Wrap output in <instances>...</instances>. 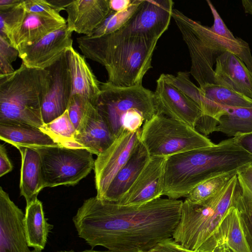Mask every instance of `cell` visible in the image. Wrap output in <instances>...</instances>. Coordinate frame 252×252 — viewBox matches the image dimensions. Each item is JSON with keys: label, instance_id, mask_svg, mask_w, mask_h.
Wrapping results in <instances>:
<instances>
[{"label": "cell", "instance_id": "obj_1", "mask_svg": "<svg viewBox=\"0 0 252 252\" xmlns=\"http://www.w3.org/2000/svg\"><path fill=\"white\" fill-rule=\"evenodd\" d=\"M182 200L161 198L140 205H123L96 196L85 200L73 218L79 237L93 249L148 252L172 237Z\"/></svg>", "mask_w": 252, "mask_h": 252}, {"label": "cell", "instance_id": "obj_2", "mask_svg": "<svg viewBox=\"0 0 252 252\" xmlns=\"http://www.w3.org/2000/svg\"><path fill=\"white\" fill-rule=\"evenodd\" d=\"M252 165V155L235 138L210 147L186 151L167 158L162 195L178 199L186 197L197 185L220 175L238 172Z\"/></svg>", "mask_w": 252, "mask_h": 252}, {"label": "cell", "instance_id": "obj_3", "mask_svg": "<svg viewBox=\"0 0 252 252\" xmlns=\"http://www.w3.org/2000/svg\"><path fill=\"white\" fill-rule=\"evenodd\" d=\"M77 42L85 58L104 67L108 83L125 88L142 85L144 76L152 67L158 41L119 30L99 36L83 35Z\"/></svg>", "mask_w": 252, "mask_h": 252}, {"label": "cell", "instance_id": "obj_4", "mask_svg": "<svg viewBox=\"0 0 252 252\" xmlns=\"http://www.w3.org/2000/svg\"><path fill=\"white\" fill-rule=\"evenodd\" d=\"M237 181V173L216 195L203 202L185 199L172 238L196 252H215L219 245V227L232 205Z\"/></svg>", "mask_w": 252, "mask_h": 252}, {"label": "cell", "instance_id": "obj_5", "mask_svg": "<svg viewBox=\"0 0 252 252\" xmlns=\"http://www.w3.org/2000/svg\"><path fill=\"white\" fill-rule=\"evenodd\" d=\"M49 83V71L22 63L10 74L0 76V123H20L40 128L41 103Z\"/></svg>", "mask_w": 252, "mask_h": 252}, {"label": "cell", "instance_id": "obj_6", "mask_svg": "<svg viewBox=\"0 0 252 252\" xmlns=\"http://www.w3.org/2000/svg\"><path fill=\"white\" fill-rule=\"evenodd\" d=\"M140 141L151 157L166 158L215 145L187 124L158 114L144 122Z\"/></svg>", "mask_w": 252, "mask_h": 252}, {"label": "cell", "instance_id": "obj_7", "mask_svg": "<svg viewBox=\"0 0 252 252\" xmlns=\"http://www.w3.org/2000/svg\"><path fill=\"white\" fill-rule=\"evenodd\" d=\"M34 149L40 156L43 189L74 186L94 169L95 160L86 149L61 145Z\"/></svg>", "mask_w": 252, "mask_h": 252}, {"label": "cell", "instance_id": "obj_8", "mask_svg": "<svg viewBox=\"0 0 252 252\" xmlns=\"http://www.w3.org/2000/svg\"><path fill=\"white\" fill-rule=\"evenodd\" d=\"M94 106L115 138L123 132L121 120L126 113L138 109L149 120L158 114L154 93L142 85L125 88L101 82L100 93Z\"/></svg>", "mask_w": 252, "mask_h": 252}, {"label": "cell", "instance_id": "obj_9", "mask_svg": "<svg viewBox=\"0 0 252 252\" xmlns=\"http://www.w3.org/2000/svg\"><path fill=\"white\" fill-rule=\"evenodd\" d=\"M141 128L134 132L123 131L109 148L97 156L94 170L97 198L102 199L140 142Z\"/></svg>", "mask_w": 252, "mask_h": 252}, {"label": "cell", "instance_id": "obj_10", "mask_svg": "<svg viewBox=\"0 0 252 252\" xmlns=\"http://www.w3.org/2000/svg\"><path fill=\"white\" fill-rule=\"evenodd\" d=\"M172 18L180 31L189 51L191 59L190 74L199 87L208 84H217L213 67L220 54L202 42L188 23L187 16L178 9H173Z\"/></svg>", "mask_w": 252, "mask_h": 252}, {"label": "cell", "instance_id": "obj_11", "mask_svg": "<svg viewBox=\"0 0 252 252\" xmlns=\"http://www.w3.org/2000/svg\"><path fill=\"white\" fill-rule=\"evenodd\" d=\"M172 0H142L122 31L158 41L167 30L172 18Z\"/></svg>", "mask_w": 252, "mask_h": 252}, {"label": "cell", "instance_id": "obj_12", "mask_svg": "<svg viewBox=\"0 0 252 252\" xmlns=\"http://www.w3.org/2000/svg\"><path fill=\"white\" fill-rule=\"evenodd\" d=\"M46 69L49 71V83L41 106L43 124L50 123L67 110L72 90L66 52Z\"/></svg>", "mask_w": 252, "mask_h": 252}, {"label": "cell", "instance_id": "obj_13", "mask_svg": "<svg viewBox=\"0 0 252 252\" xmlns=\"http://www.w3.org/2000/svg\"><path fill=\"white\" fill-rule=\"evenodd\" d=\"M154 93L158 114L183 122L194 129L202 116L199 106L182 90L173 84L165 74L157 80Z\"/></svg>", "mask_w": 252, "mask_h": 252}, {"label": "cell", "instance_id": "obj_14", "mask_svg": "<svg viewBox=\"0 0 252 252\" xmlns=\"http://www.w3.org/2000/svg\"><path fill=\"white\" fill-rule=\"evenodd\" d=\"M72 32L66 25L19 49V57L28 67L46 69L72 47Z\"/></svg>", "mask_w": 252, "mask_h": 252}, {"label": "cell", "instance_id": "obj_15", "mask_svg": "<svg viewBox=\"0 0 252 252\" xmlns=\"http://www.w3.org/2000/svg\"><path fill=\"white\" fill-rule=\"evenodd\" d=\"M25 214L0 187V252H30Z\"/></svg>", "mask_w": 252, "mask_h": 252}, {"label": "cell", "instance_id": "obj_16", "mask_svg": "<svg viewBox=\"0 0 252 252\" xmlns=\"http://www.w3.org/2000/svg\"><path fill=\"white\" fill-rule=\"evenodd\" d=\"M167 158L151 157L139 176L116 203L123 205H140L160 198L163 191V177Z\"/></svg>", "mask_w": 252, "mask_h": 252}, {"label": "cell", "instance_id": "obj_17", "mask_svg": "<svg viewBox=\"0 0 252 252\" xmlns=\"http://www.w3.org/2000/svg\"><path fill=\"white\" fill-rule=\"evenodd\" d=\"M198 128L205 136L215 131L231 138L252 132V107L222 106L221 111L214 118L204 115L199 122Z\"/></svg>", "mask_w": 252, "mask_h": 252}, {"label": "cell", "instance_id": "obj_18", "mask_svg": "<svg viewBox=\"0 0 252 252\" xmlns=\"http://www.w3.org/2000/svg\"><path fill=\"white\" fill-rule=\"evenodd\" d=\"M65 10L67 27L73 32L88 36L111 12L109 0H72Z\"/></svg>", "mask_w": 252, "mask_h": 252}, {"label": "cell", "instance_id": "obj_19", "mask_svg": "<svg viewBox=\"0 0 252 252\" xmlns=\"http://www.w3.org/2000/svg\"><path fill=\"white\" fill-rule=\"evenodd\" d=\"M115 139L101 115L92 104L77 130L73 148L86 149L98 156Z\"/></svg>", "mask_w": 252, "mask_h": 252}, {"label": "cell", "instance_id": "obj_20", "mask_svg": "<svg viewBox=\"0 0 252 252\" xmlns=\"http://www.w3.org/2000/svg\"><path fill=\"white\" fill-rule=\"evenodd\" d=\"M214 69L217 84L252 98V72L238 57L229 52L216 59Z\"/></svg>", "mask_w": 252, "mask_h": 252}, {"label": "cell", "instance_id": "obj_21", "mask_svg": "<svg viewBox=\"0 0 252 252\" xmlns=\"http://www.w3.org/2000/svg\"><path fill=\"white\" fill-rule=\"evenodd\" d=\"M150 158L148 151L140 141L100 199L112 202H119L134 183Z\"/></svg>", "mask_w": 252, "mask_h": 252}, {"label": "cell", "instance_id": "obj_22", "mask_svg": "<svg viewBox=\"0 0 252 252\" xmlns=\"http://www.w3.org/2000/svg\"><path fill=\"white\" fill-rule=\"evenodd\" d=\"M72 82L71 96L78 94L94 105L100 93V84L87 62L85 57L73 47L66 52Z\"/></svg>", "mask_w": 252, "mask_h": 252}, {"label": "cell", "instance_id": "obj_23", "mask_svg": "<svg viewBox=\"0 0 252 252\" xmlns=\"http://www.w3.org/2000/svg\"><path fill=\"white\" fill-rule=\"evenodd\" d=\"M66 25V21L64 19H56L27 12L22 25L8 40L11 45L18 50Z\"/></svg>", "mask_w": 252, "mask_h": 252}, {"label": "cell", "instance_id": "obj_24", "mask_svg": "<svg viewBox=\"0 0 252 252\" xmlns=\"http://www.w3.org/2000/svg\"><path fill=\"white\" fill-rule=\"evenodd\" d=\"M187 20L196 34L208 48L220 54L229 52L241 60L252 72V55L249 44L237 37L235 40L227 39L212 32L209 27L202 25L187 16Z\"/></svg>", "mask_w": 252, "mask_h": 252}, {"label": "cell", "instance_id": "obj_25", "mask_svg": "<svg viewBox=\"0 0 252 252\" xmlns=\"http://www.w3.org/2000/svg\"><path fill=\"white\" fill-rule=\"evenodd\" d=\"M16 148L21 157L20 194L24 197L28 205L37 199L38 193L43 189L40 156L34 148L25 147Z\"/></svg>", "mask_w": 252, "mask_h": 252}, {"label": "cell", "instance_id": "obj_26", "mask_svg": "<svg viewBox=\"0 0 252 252\" xmlns=\"http://www.w3.org/2000/svg\"><path fill=\"white\" fill-rule=\"evenodd\" d=\"M0 139L16 148L59 145L39 128L20 123H0Z\"/></svg>", "mask_w": 252, "mask_h": 252}, {"label": "cell", "instance_id": "obj_27", "mask_svg": "<svg viewBox=\"0 0 252 252\" xmlns=\"http://www.w3.org/2000/svg\"><path fill=\"white\" fill-rule=\"evenodd\" d=\"M24 226L29 247L43 250L52 225L45 218L42 203L38 199L26 205Z\"/></svg>", "mask_w": 252, "mask_h": 252}, {"label": "cell", "instance_id": "obj_28", "mask_svg": "<svg viewBox=\"0 0 252 252\" xmlns=\"http://www.w3.org/2000/svg\"><path fill=\"white\" fill-rule=\"evenodd\" d=\"M219 236L218 247L225 244L234 252H252L244 234L239 213L232 205L220 224Z\"/></svg>", "mask_w": 252, "mask_h": 252}, {"label": "cell", "instance_id": "obj_29", "mask_svg": "<svg viewBox=\"0 0 252 252\" xmlns=\"http://www.w3.org/2000/svg\"><path fill=\"white\" fill-rule=\"evenodd\" d=\"M199 88L205 98L219 105L230 107H252V98L224 86L208 84Z\"/></svg>", "mask_w": 252, "mask_h": 252}, {"label": "cell", "instance_id": "obj_30", "mask_svg": "<svg viewBox=\"0 0 252 252\" xmlns=\"http://www.w3.org/2000/svg\"><path fill=\"white\" fill-rule=\"evenodd\" d=\"M232 205L239 213L244 234L252 252V195L238 179L232 197Z\"/></svg>", "mask_w": 252, "mask_h": 252}, {"label": "cell", "instance_id": "obj_31", "mask_svg": "<svg viewBox=\"0 0 252 252\" xmlns=\"http://www.w3.org/2000/svg\"><path fill=\"white\" fill-rule=\"evenodd\" d=\"M39 129L59 145L73 148L77 131L67 110L50 123L43 124Z\"/></svg>", "mask_w": 252, "mask_h": 252}, {"label": "cell", "instance_id": "obj_32", "mask_svg": "<svg viewBox=\"0 0 252 252\" xmlns=\"http://www.w3.org/2000/svg\"><path fill=\"white\" fill-rule=\"evenodd\" d=\"M237 172H231L208 179L195 187L186 197L193 203L203 202L216 195Z\"/></svg>", "mask_w": 252, "mask_h": 252}, {"label": "cell", "instance_id": "obj_33", "mask_svg": "<svg viewBox=\"0 0 252 252\" xmlns=\"http://www.w3.org/2000/svg\"><path fill=\"white\" fill-rule=\"evenodd\" d=\"M142 1L132 0L130 5L125 10L120 12L111 11L91 36H99L114 32L121 29L134 14Z\"/></svg>", "mask_w": 252, "mask_h": 252}, {"label": "cell", "instance_id": "obj_34", "mask_svg": "<svg viewBox=\"0 0 252 252\" xmlns=\"http://www.w3.org/2000/svg\"><path fill=\"white\" fill-rule=\"evenodd\" d=\"M22 1L14 7L0 10V35L8 39L22 25L27 13Z\"/></svg>", "mask_w": 252, "mask_h": 252}, {"label": "cell", "instance_id": "obj_35", "mask_svg": "<svg viewBox=\"0 0 252 252\" xmlns=\"http://www.w3.org/2000/svg\"><path fill=\"white\" fill-rule=\"evenodd\" d=\"M91 104V102L87 98L82 95L74 94L70 97L67 111L76 131L79 128Z\"/></svg>", "mask_w": 252, "mask_h": 252}, {"label": "cell", "instance_id": "obj_36", "mask_svg": "<svg viewBox=\"0 0 252 252\" xmlns=\"http://www.w3.org/2000/svg\"><path fill=\"white\" fill-rule=\"evenodd\" d=\"M18 56V51L11 45L6 37L0 35V76L15 71L12 63Z\"/></svg>", "mask_w": 252, "mask_h": 252}, {"label": "cell", "instance_id": "obj_37", "mask_svg": "<svg viewBox=\"0 0 252 252\" xmlns=\"http://www.w3.org/2000/svg\"><path fill=\"white\" fill-rule=\"evenodd\" d=\"M22 5L27 12L56 19H64L61 15L60 11L49 0H23Z\"/></svg>", "mask_w": 252, "mask_h": 252}, {"label": "cell", "instance_id": "obj_38", "mask_svg": "<svg viewBox=\"0 0 252 252\" xmlns=\"http://www.w3.org/2000/svg\"><path fill=\"white\" fill-rule=\"evenodd\" d=\"M206 2L214 18V23L212 26L209 27L210 30L218 35L227 39L235 40L237 37H235L226 27L212 2L209 0H207Z\"/></svg>", "mask_w": 252, "mask_h": 252}, {"label": "cell", "instance_id": "obj_39", "mask_svg": "<svg viewBox=\"0 0 252 252\" xmlns=\"http://www.w3.org/2000/svg\"><path fill=\"white\" fill-rule=\"evenodd\" d=\"M148 252H196L186 248L176 242L172 237L159 243Z\"/></svg>", "mask_w": 252, "mask_h": 252}, {"label": "cell", "instance_id": "obj_40", "mask_svg": "<svg viewBox=\"0 0 252 252\" xmlns=\"http://www.w3.org/2000/svg\"><path fill=\"white\" fill-rule=\"evenodd\" d=\"M13 169V165L8 157L5 146L0 145V177H2Z\"/></svg>", "mask_w": 252, "mask_h": 252}, {"label": "cell", "instance_id": "obj_41", "mask_svg": "<svg viewBox=\"0 0 252 252\" xmlns=\"http://www.w3.org/2000/svg\"><path fill=\"white\" fill-rule=\"evenodd\" d=\"M237 177L252 195V165L238 172Z\"/></svg>", "mask_w": 252, "mask_h": 252}, {"label": "cell", "instance_id": "obj_42", "mask_svg": "<svg viewBox=\"0 0 252 252\" xmlns=\"http://www.w3.org/2000/svg\"><path fill=\"white\" fill-rule=\"evenodd\" d=\"M234 138L245 150L252 155V132L239 135Z\"/></svg>", "mask_w": 252, "mask_h": 252}, {"label": "cell", "instance_id": "obj_43", "mask_svg": "<svg viewBox=\"0 0 252 252\" xmlns=\"http://www.w3.org/2000/svg\"><path fill=\"white\" fill-rule=\"evenodd\" d=\"M132 0H109L111 11L120 12L126 9L131 4Z\"/></svg>", "mask_w": 252, "mask_h": 252}, {"label": "cell", "instance_id": "obj_44", "mask_svg": "<svg viewBox=\"0 0 252 252\" xmlns=\"http://www.w3.org/2000/svg\"><path fill=\"white\" fill-rule=\"evenodd\" d=\"M22 0H0V10L9 9L20 4Z\"/></svg>", "mask_w": 252, "mask_h": 252}, {"label": "cell", "instance_id": "obj_45", "mask_svg": "<svg viewBox=\"0 0 252 252\" xmlns=\"http://www.w3.org/2000/svg\"><path fill=\"white\" fill-rule=\"evenodd\" d=\"M242 4L245 13L252 15V0H243Z\"/></svg>", "mask_w": 252, "mask_h": 252}, {"label": "cell", "instance_id": "obj_46", "mask_svg": "<svg viewBox=\"0 0 252 252\" xmlns=\"http://www.w3.org/2000/svg\"><path fill=\"white\" fill-rule=\"evenodd\" d=\"M215 252H234L226 244L220 245L216 250Z\"/></svg>", "mask_w": 252, "mask_h": 252}, {"label": "cell", "instance_id": "obj_47", "mask_svg": "<svg viewBox=\"0 0 252 252\" xmlns=\"http://www.w3.org/2000/svg\"><path fill=\"white\" fill-rule=\"evenodd\" d=\"M80 252H111V251H110L108 250L105 251H100L93 250V249H92V250H86L81 251Z\"/></svg>", "mask_w": 252, "mask_h": 252}, {"label": "cell", "instance_id": "obj_48", "mask_svg": "<svg viewBox=\"0 0 252 252\" xmlns=\"http://www.w3.org/2000/svg\"><path fill=\"white\" fill-rule=\"evenodd\" d=\"M30 252H41V250H40L34 249L33 250H32V251H31Z\"/></svg>", "mask_w": 252, "mask_h": 252}, {"label": "cell", "instance_id": "obj_49", "mask_svg": "<svg viewBox=\"0 0 252 252\" xmlns=\"http://www.w3.org/2000/svg\"><path fill=\"white\" fill-rule=\"evenodd\" d=\"M75 252L74 251H73V250H70V251H59V252Z\"/></svg>", "mask_w": 252, "mask_h": 252}]
</instances>
